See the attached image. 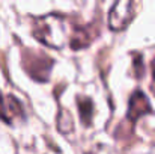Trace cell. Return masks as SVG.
<instances>
[{
  "mask_svg": "<svg viewBox=\"0 0 155 154\" xmlns=\"http://www.w3.org/2000/svg\"><path fill=\"white\" fill-rule=\"evenodd\" d=\"M151 112H152V109H151V104H149V100L146 98V95L142 91H136L130 98L128 119L131 122H136L140 116L151 113Z\"/></svg>",
  "mask_w": 155,
  "mask_h": 154,
  "instance_id": "4",
  "label": "cell"
},
{
  "mask_svg": "<svg viewBox=\"0 0 155 154\" xmlns=\"http://www.w3.org/2000/svg\"><path fill=\"white\" fill-rule=\"evenodd\" d=\"M24 116V110L21 103L12 95H3L0 91V119L8 124H12L17 119Z\"/></svg>",
  "mask_w": 155,
  "mask_h": 154,
  "instance_id": "3",
  "label": "cell"
},
{
  "mask_svg": "<svg viewBox=\"0 0 155 154\" xmlns=\"http://www.w3.org/2000/svg\"><path fill=\"white\" fill-rule=\"evenodd\" d=\"M134 8H136L134 2H130V0L116 2L113 5V8L110 9V14H108V26L113 30L125 29L130 24V21L133 20L134 14H136Z\"/></svg>",
  "mask_w": 155,
  "mask_h": 154,
  "instance_id": "2",
  "label": "cell"
},
{
  "mask_svg": "<svg viewBox=\"0 0 155 154\" xmlns=\"http://www.w3.org/2000/svg\"><path fill=\"white\" fill-rule=\"evenodd\" d=\"M33 35L38 41L51 49L69 47L72 50H80L94 39V33L89 27L72 17L59 14L39 17L33 24Z\"/></svg>",
  "mask_w": 155,
  "mask_h": 154,
  "instance_id": "1",
  "label": "cell"
},
{
  "mask_svg": "<svg viewBox=\"0 0 155 154\" xmlns=\"http://www.w3.org/2000/svg\"><path fill=\"white\" fill-rule=\"evenodd\" d=\"M151 68H152V76H154V80H155V57L152 60V63H151Z\"/></svg>",
  "mask_w": 155,
  "mask_h": 154,
  "instance_id": "6",
  "label": "cell"
},
{
  "mask_svg": "<svg viewBox=\"0 0 155 154\" xmlns=\"http://www.w3.org/2000/svg\"><path fill=\"white\" fill-rule=\"evenodd\" d=\"M77 106H78V112H80L83 124L89 125L92 122V116H94V104L91 101V98H87V97L78 98L77 100Z\"/></svg>",
  "mask_w": 155,
  "mask_h": 154,
  "instance_id": "5",
  "label": "cell"
}]
</instances>
